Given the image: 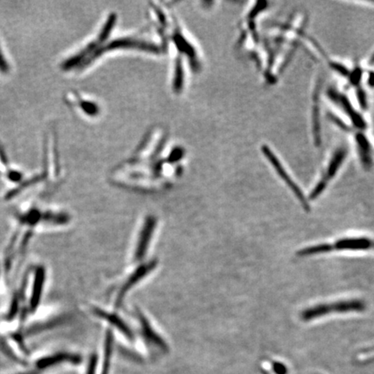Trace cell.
<instances>
[{
	"label": "cell",
	"mask_w": 374,
	"mask_h": 374,
	"mask_svg": "<svg viewBox=\"0 0 374 374\" xmlns=\"http://www.w3.org/2000/svg\"><path fill=\"white\" fill-rule=\"evenodd\" d=\"M331 67L334 68V71H337L342 75H347L349 74V71L347 68L345 67L342 64H337V63H331Z\"/></svg>",
	"instance_id": "20"
},
{
	"label": "cell",
	"mask_w": 374,
	"mask_h": 374,
	"mask_svg": "<svg viewBox=\"0 0 374 374\" xmlns=\"http://www.w3.org/2000/svg\"><path fill=\"white\" fill-rule=\"evenodd\" d=\"M327 186V182L324 179H320V181L318 182L315 187L313 188V191L311 192L310 195H309V199H315L318 198L319 196L321 194V192H323L324 190L326 189Z\"/></svg>",
	"instance_id": "16"
},
{
	"label": "cell",
	"mask_w": 374,
	"mask_h": 374,
	"mask_svg": "<svg viewBox=\"0 0 374 374\" xmlns=\"http://www.w3.org/2000/svg\"><path fill=\"white\" fill-rule=\"evenodd\" d=\"M346 150L343 149H339L337 152L334 153V157L332 158L329 165H328V168H327V175L323 177L322 179H325L327 182H328V180L333 178L336 172H337L338 169L341 167V164L343 162L344 158L346 157Z\"/></svg>",
	"instance_id": "10"
},
{
	"label": "cell",
	"mask_w": 374,
	"mask_h": 374,
	"mask_svg": "<svg viewBox=\"0 0 374 374\" xmlns=\"http://www.w3.org/2000/svg\"><path fill=\"white\" fill-rule=\"evenodd\" d=\"M10 71V66L9 62L5 58V55L2 51V48L0 46V74H9Z\"/></svg>",
	"instance_id": "17"
},
{
	"label": "cell",
	"mask_w": 374,
	"mask_h": 374,
	"mask_svg": "<svg viewBox=\"0 0 374 374\" xmlns=\"http://www.w3.org/2000/svg\"><path fill=\"white\" fill-rule=\"evenodd\" d=\"M274 369L277 374H286L287 368L285 366H283V364L280 363H276L274 365Z\"/></svg>",
	"instance_id": "23"
},
{
	"label": "cell",
	"mask_w": 374,
	"mask_h": 374,
	"mask_svg": "<svg viewBox=\"0 0 374 374\" xmlns=\"http://www.w3.org/2000/svg\"><path fill=\"white\" fill-rule=\"evenodd\" d=\"M374 64V54L373 55V57H372L371 59H370V64Z\"/></svg>",
	"instance_id": "26"
},
{
	"label": "cell",
	"mask_w": 374,
	"mask_h": 374,
	"mask_svg": "<svg viewBox=\"0 0 374 374\" xmlns=\"http://www.w3.org/2000/svg\"><path fill=\"white\" fill-rule=\"evenodd\" d=\"M328 94H329L331 99H333L334 101H337L341 104L344 111L347 113L349 116V118L351 119V121L356 128H360V129H366L367 128V123L365 122L364 119L362 118V116L354 110V108L352 107V105L348 101V99L345 95L339 94L334 90H330L328 92Z\"/></svg>",
	"instance_id": "5"
},
{
	"label": "cell",
	"mask_w": 374,
	"mask_h": 374,
	"mask_svg": "<svg viewBox=\"0 0 374 374\" xmlns=\"http://www.w3.org/2000/svg\"><path fill=\"white\" fill-rule=\"evenodd\" d=\"M368 82V85H369L370 87H372V88H374V72H371V73L369 74Z\"/></svg>",
	"instance_id": "24"
},
{
	"label": "cell",
	"mask_w": 374,
	"mask_h": 374,
	"mask_svg": "<svg viewBox=\"0 0 374 374\" xmlns=\"http://www.w3.org/2000/svg\"><path fill=\"white\" fill-rule=\"evenodd\" d=\"M334 250H366L374 247V241L367 237H348L331 243Z\"/></svg>",
	"instance_id": "3"
},
{
	"label": "cell",
	"mask_w": 374,
	"mask_h": 374,
	"mask_svg": "<svg viewBox=\"0 0 374 374\" xmlns=\"http://www.w3.org/2000/svg\"><path fill=\"white\" fill-rule=\"evenodd\" d=\"M331 251H333V247H332L331 243H320V244H316V245L300 249L297 252V256H313V255H318V254L331 252Z\"/></svg>",
	"instance_id": "12"
},
{
	"label": "cell",
	"mask_w": 374,
	"mask_h": 374,
	"mask_svg": "<svg viewBox=\"0 0 374 374\" xmlns=\"http://www.w3.org/2000/svg\"><path fill=\"white\" fill-rule=\"evenodd\" d=\"M44 279H45V271L44 268L40 267L37 269L36 271V276H35V281H34L33 289H32V293H31V302L30 306L32 310L36 309L39 301H40L41 294L44 287Z\"/></svg>",
	"instance_id": "9"
},
{
	"label": "cell",
	"mask_w": 374,
	"mask_h": 374,
	"mask_svg": "<svg viewBox=\"0 0 374 374\" xmlns=\"http://www.w3.org/2000/svg\"><path fill=\"white\" fill-rule=\"evenodd\" d=\"M68 99H69L70 102L73 103L72 105L77 106L78 108L81 109V112L84 113L85 115H88V116H95L99 113V108H98L96 103H94L89 100H86L84 98L82 99L75 92H73L71 94V97L69 96Z\"/></svg>",
	"instance_id": "8"
},
{
	"label": "cell",
	"mask_w": 374,
	"mask_h": 374,
	"mask_svg": "<svg viewBox=\"0 0 374 374\" xmlns=\"http://www.w3.org/2000/svg\"><path fill=\"white\" fill-rule=\"evenodd\" d=\"M95 368H96V357L95 356H92L90 358V360H89V362H88L86 374H95Z\"/></svg>",
	"instance_id": "22"
},
{
	"label": "cell",
	"mask_w": 374,
	"mask_h": 374,
	"mask_svg": "<svg viewBox=\"0 0 374 374\" xmlns=\"http://www.w3.org/2000/svg\"><path fill=\"white\" fill-rule=\"evenodd\" d=\"M7 177H8V179H10V181H19L22 179V173L15 171V170H12V171H9L7 172Z\"/></svg>",
	"instance_id": "21"
},
{
	"label": "cell",
	"mask_w": 374,
	"mask_h": 374,
	"mask_svg": "<svg viewBox=\"0 0 374 374\" xmlns=\"http://www.w3.org/2000/svg\"><path fill=\"white\" fill-rule=\"evenodd\" d=\"M154 265H155V263H150L149 264H147L145 266L142 267L140 270H136L135 273L133 274L131 277L128 278L127 283H125L124 286L122 287V290H121V292H120L118 297H117V304H120L122 302L123 297L127 294L128 290L135 286V283H138V282L142 280L143 277L147 276L152 270V269H153Z\"/></svg>",
	"instance_id": "7"
},
{
	"label": "cell",
	"mask_w": 374,
	"mask_h": 374,
	"mask_svg": "<svg viewBox=\"0 0 374 374\" xmlns=\"http://www.w3.org/2000/svg\"><path fill=\"white\" fill-rule=\"evenodd\" d=\"M313 136H314V142L317 146L320 144V116H319V110L318 108H313Z\"/></svg>",
	"instance_id": "15"
},
{
	"label": "cell",
	"mask_w": 374,
	"mask_h": 374,
	"mask_svg": "<svg viewBox=\"0 0 374 374\" xmlns=\"http://www.w3.org/2000/svg\"></svg>",
	"instance_id": "27"
},
{
	"label": "cell",
	"mask_w": 374,
	"mask_h": 374,
	"mask_svg": "<svg viewBox=\"0 0 374 374\" xmlns=\"http://www.w3.org/2000/svg\"><path fill=\"white\" fill-rule=\"evenodd\" d=\"M361 75H362V72H361V69H355L353 74L351 75L350 81L352 82V84L356 85L360 82L361 80Z\"/></svg>",
	"instance_id": "18"
},
{
	"label": "cell",
	"mask_w": 374,
	"mask_h": 374,
	"mask_svg": "<svg viewBox=\"0 0 374 374\" xmlns=\"http://www.w3.org/2000/svg\"><path fill=\"white\" fill-rule=\"evenodd\" d=\"M263 152H264V154L266 155L268 159L271 162V164L273 165L274 168L276 169V171H277V173L279 174L281 178L283 179V181L286 182L289 187L293 191L294 194L296 195L297 199L300 200V203L301 204V206H302L304 209L306 210V211H309V205H308V203H307V200L305 199L303 193L300 191L299 186H297V184L294 182L293 179L290 178L289 174H288V172L285 171V169L283 168V166L281 164L280 161L278 160V158L275 156L272 151L270 149H268L267 147H263Z\"/></svg>",
	"instance_id": "2"
},
{
	"label": "cell",
	"mask_w": 374,
	"mask_h": 374,
	"mask_svg": "<svg viewBox=\"0 0 374 374\" xmlns=\"http://www.w3.org/2000/svg\"><path fill=\"white\" fill-rule=\"evenodd\" d=\"M357 95L358 100H359V102L361 104V108L366 109L368 108V101H367V96H366V94L363 91V89H359Z\"/></svg>",
	"instance_id": "19"
},
{
	"label": "cell",
	"mask_w": 374,
	"mask_h": 374,
	"mask_svg": "<svg viewBox=\"0 0 374 374\" xmlns=\"http://www.w3.org/2000/svg\"><path fill=\"white\" fill-rule=\"evenodd\" d=\"M41 373H42V372L39 371V370H37V369H34V370L23 372V373H20V374H41Z\"/></svg>",
	"instance_id": "25"
},
{
	"label": "cell",
	"mask_w": 374,
	"mask_h": 374,
	"mask_svg": "<svg viewBox=\"0 0 374 374\" xmlns=\"http://www.w3.org/2000/svg\"><path fill=\"white\" fill-rule=\"evenodd\" d=\"M112 344H113V338L112 334L108 331L106 334V341H105V354L103 360V367H102V373L101 374H108L109 365H110V359L112 354Z\"/></svg>",
	"instance_id": "14"
},
{
	"label": "cell",
	"mask_w": 374,
	"mask_h": 374,
	"mask_svg": "<svg viewBox=\"0 0 374 374\" xmlns=\"http://www.w3.org/2000/svg\"><path fill=\"white\" fill-rule=\"evenodd\" d=\"M94 313L98 314L99 316L104 318L105 320H108V322H110L112 325H114L115 327H117L119 330L122 331L123 334H126L127 336H130L131 333L129 331V328L127 327V325L123 322V320H122L121 318H119L117 315H115L113 313H108L105 311L100 310L98 308L94 309Z\"/></svg>",
	"instance_id": "11"
},
{
	"label": "cell",
	"mask_w": 374,
	"mask_h": 374,
	"mask_svg": "<svg viewBox=\"0 0 374 374\" xmlns=\"http://www.w3.org/2000/svg\"><path fill=\"white\" fill-rule=\"evenodd\" d=\"M155 224L156 221L154 219H149L143 227L141 237L139 239L138 244H137L136 250H135V256L136 259H142L146 251H147L149 243H150V240L152 237L153 229L155 227Z\"/></svg>",
	"instance_id": "6"
},
{
	"label": "cell",
	"mask_w": 374,
	"mask_h": 374,
	"mask_svg": "<svg viewBox=\"0 0 374 374\" xmlns=\"http://www.w3.org/2000/svg\"><path fill=\"white\" fill-rule=\"evenodd\" d=\"M356 141H357L358 146H359V149H360L363 164L367 167L371 166L372 159L369 156L370 144L368 142V139L366 138L363 135H358L357 137H356Z\"/></svg>",
	"instance_id": "13"
},
{
	"label": "cell",
	"mask_w": 374,
	"mask_h": 374,
	"mask_svg": "<svg viewBox=\"0 0 374 374\" xmlns=\"http://www.w3.org/2000/svg\"><path fill=\"white\" fill-rule=\"evenodd\" d=\"M366 307L367 305L362 300H339L332 303L319 304L309 307L301 313L300 317L304 321H309L330 313L362 312Z\"/></svg>",
	"instance_id": "1"
},
{
	"label": "cell",
	"mask_w": 374,
	"mask_h": 374,
	"mask_svg": "<svg viewBox=\"0 0 374 374\" xmlns=\"http://www.w3.org/2000/svg\"><path fill=\"white\" fill-rule=\"evenodd\" d=\"M81 362V357L71 354H58L50 355L47 357L42 358L38 360L36 363V369L39 371H43L44 369L52 368L57 365L62 363H71V364H79Z\"/></svg>",
	"instance_id": "4"
}]
</instances>
